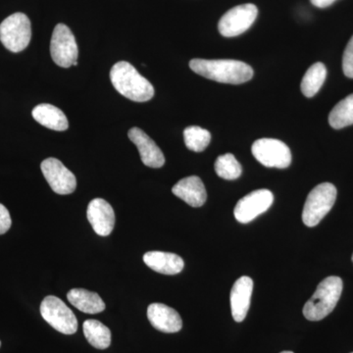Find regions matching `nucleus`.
I'll return each mask as SVG.
<instances>
[{"label":"nucleus","mask_w":353,"mask_h":353,"mask_svg":"<svg viewBox=\"0 0 353 353\" xmlns=\"http://www.w3.org/2000/svg\"><path fill=\"white\" fill-rule=\"evenodd\" d=\"M190 68L208 80L232 85L248 82L253 77L252 67L238 60L192 59Z\"/></svg>","instance_id":"nucleus-1"},{"label":"nucleus","mask_w":353,"mask_h":353,"mask_svg":"<svg viewBox=\"0 0 353 353\" xmlns=\"http://www.w3.org/2000/svg\"><path fill=\"white\" fill-rule=\"evenodd\" d=\"M110 80L115 90L134 102L150 101L154 95L152 83L127 61L117 62L110 71Z\"/></svg>","instance_id":"nucleus-2"},{"label":"nucleus","mask_w":353,"mask_h":353,"mask_svg":"<svg viewBox=\"0 0 353 353\" xmlns=\"http://www.w3.org/2000/svg\"><path fill=\"white\" fill-rule=\"evenodd\" d=\"M343 285V280L336 276L323 280L304 305V317L309 321H320L327 317L340 301Z\"/></svg>","instance_id":"nucleus-3"},{"label":"nucleus","mask_w":353,"mask_h":353,"mask_svg":"<svg viewBox=\"0 0 353 353\" xmlns=\"http://www.w3.org/2000/svg\"><path fill=\"white\" fill-rule=\"evenodd\" d=\"M336 199V187L331 183H323L311 190L303 211V221L307 227H315L333 208Z\"/></svg>","instance_id":"nucleus-4"},{"label":"nucleus","mask_w":353,"mask_h":353,"mask_svg":"<svg viewBox=\"0 0 353 353\" xmlns=\"http://www.w3.org/2000/svg\"><path fill=\"white\" fill-rule=\"evenodd\" d=\"M31 38V21L24 13H14L0 24V41L11 52L26 50Z\"/></svg>","instance_id":"nucleus-5"},{"label":"nucleus","mask_w":353,"mask_h":353,"mask_svg":"<svg viewBox=\"0 0 353 353\" xmlns=\"http://www.w3.org/2000/svg\"><path fill=\"white\" fill-rule=\"evenodd\" d=\"M50 53L54 63L62 68H70L78 64V44L71 30L64 24H58L52 32Z\"/></svg>","instance_id":"nucleus-6"},{"label":"nucleus","mask_w":353,"mask_h":353,"mask_svg":"<svg viewBox=\"0 0 353 353\" xmlns=\"http://www.w3.org/2000/svg\"><path fill=\"white\" fill-rule=\"evenodd\" d=\"M41 314L53 329L64 334H75L78 320L75 314L57 296H48L41 304Z\"/></svg>","instance_id":"nucleus-7"},{"label":"nucleus","mask_w":353,"mask_h":353,"mask_svg":"<svg viewBox=\"0 0 353 353\" xmlns=\"http://www.w3.org/2000/svg\"><path fill=\"white\" fill-rule=\"evenodd\" d=\"M252 152L257 161L269 168H288L292 163L289 146L275 139H260L254 141Z\"/></svg>","instance_id":"nucleus-8"},{"label":"nucleus","mask_w":353,"mask_h":353,"mask_svg":"<svg viewBox=\"0 0 353 353\" xmlns=\"http://www.w3.org/2000/svg\"><path fill=\"white\" fill-rule=\"evenodd\" d=\"M257 15L259 9L254 4H241L223 15L218 24V29L220 34L226 38L240 36L252 27Z\"/></svg>","instance_id":"nucleus-9"},{"label":"nucleus","mask_w":353,"mask_h":353,"mask_svg":"<svg viewBox=\"0 0 353 353\" xmlns=\"http://www.w3.org/2000/svg\"><path fill=\"white\" fill-rule=\"evenodd\" d=\"M41 172L51 190L57 194H70L75 192L77 179L69 169L57 158H48L41 165Z\"/></svg>","instance_id":"nucleus-10"},{"label":"nucleus","mask_w":353,"mask_h":353,"mask_svg":"<svg viewBox=\"0 0 353 353\" xmlns=\"http://www.w3.org/2000/svg\"><path fill=\"white\" fill-rule=\"evenodd\" d=\"M274 196L268 190H259L250 192L239 201L234 208L236 219L243 224H248L257 216L263 214L273 203Z\"/></svg>","instance_id":"nucleus-11"},{"label":"nucleus","mask_w":353,"mask_h":353,"mask_svg":"<svg viewBox=\"0 0 353 353\" xmlns=\"http://www.w3.org/2000/svg\"><path fill=\"white\" fill-rule=\"evenodd\" d=\"M88 222L95 233L101 236H108L112 233L115 226V213L112 206L102 199H94L88 206Z\"/></svg>","instance_id":"nucleus-12"},{"label":"nucleus","mask_w":353,"mask_h":353,"mask_svg":"<svg viewBox=\"0 0 353 353\" xmlns=\"http://www.w3.org/2000/svg\"><path fill=\"white\" fill-rule=\"evenodd\" d=\"M128 136L132 143L138 148L141 161L145 166L150 168H161L163 166V152L143 130L137 127L132 128L128 132Z\"/></svg>","instance_id":"nucleus-13"},{"label":"nucleus","mask_w":353,"mask_h":353,"mask_svg":"<svg viewBox=\"0 0 353 353\" xmlns=\"http://www.w3.org/2000/svg\"><path fill=\"white\" fill-rule=\"evenodd\" d=\"M150 324L163 333H178L183 327L182 318L175 309L162 303H152L148 308Z\"/></svg>","instance_id":"nucleus-14"},{"label":"nucleus","mask_w":353,"mask_h":353,"mask_svg":"<svg viewBox=\"0 0 353 353\" xmlns=\"http://www.w3.org/2000/svg\"><path fill=\"white\" fill-rule=\"evenodd\" d=\"M252 290L253 281L248 276L236 280L232 288L230 301L234 321L240 323L245 319L252 301Z\"/></svg>","instance_id":"nucleus-15"},{"label":"nucleus","mask_w":353,"mask_h":353,"mask_svg":"<svg viewBox=\"0 0 353 353\" xmlns=\"http://www.w3.org/2000/svg\"><path fill=\"white\" fill-rule=\"evenodd\" d=\"M172 192L192 208H201L208 199L205 187L197 176L182 179L172 188Z\"/></svg>","instance_id":"nucleus-16"},{"label":"nucleus","mask_w":353,"mask_h":353,"mask_svg":"<svg viewBox=\"0 0 353 353\" xmlns=\"http://www.w3.org/2000/svg\"><path fill=\"white\" fill-rule=\"evenodd\" d=\"M145 263L157 273L176 275L183 271L185 262L175 253L148 252L143 255Z\"/></svg>","instance_id":"nucleus-17"},{"label":"nucleus","mask_w":353,"mask_h":353,"mask_svg":"<svg viewBox=\"0 0 353 353\" xmlns=\"http://www.w3.org/2000/svg\"><path fill=\"white\" fill-rule=\"evenodd\" d=\"M32 118L41 126L57 132L66 131L69 128L68 119L62 110L51 104H39L32 109Z\"/></svg>","instance_id":"nucleus-18"},{"label":"nucleus","mask_w":353,"mask_h":353,"mask_svg":"<svg viewBox=\"0 0 353 353\" xmlns=\"http://www.w3.org/2000/svg\"><path fill=\"white\" fill-rule=\"evenodd\" d=\"M72 305L87 314H97L105 309V303L99 294L83 289H73L67 294Z\"/></svg>","instance_id":"nucleus-19"},{"label":"nucleus","mask_w":353,"mask_h":353,"mask_svg":"<svg viewBox=\"0 0 353 353\" xmlns=\"http://www.w3.org/2000/svg\"><path fill=\"white\" fill-rule=\"evenodd\" d=\"M83 334L88 343L97 350H106L111 345V332L97 320H87L83 325Z\"/></svg>","instance_id":"nucleus-20"},{"label":"nucleus","mask_w":353,"mask_h":353,"mask_svg":"<svg viewBox=\"0 0 353 353\" xmlns=\"http://www.w3.org/2000/svg\"><path fill=\"white\" fill-rule=\"evenodd\" d=\"M326 66L321 62L313 64L306 72L303 81H301V92L306 97H313L326 80Z\"/></svg>","instance_id":"nucleus-21"},{"label":"nucleus","mask_w":353,"mask_h":353,"mask_svg":"<svg viewBox=\"0 0 353 353\" xmlns=\"http://www.w3.org/2000/svg\"><path fill=\"white\" fill-rule=\"evenodd\" d=\"M329 123L336 130L353 125V94L348 95L332 109Z\"/></svg>","instance_id":"nucleus-22"},{"label":"nucleus","mask_w":353,"mask_h":353,"mask_svg":"<svg viewBox=\"0 0 353 353\" xmlns=\"http://www.w3.org/2000/svg\"><path fill=\"white\" fill-rule=\"evenodd\" d=\"M185 146L190 150L201 152L206 150L211 141V134L208 130L199 126L185 128L183 131Z\"/></svg>","instance_id":"nucleus-23"},{"label":"nucleus","mask_w":353,"mask_h":353,"mask_svg":"<svg viewBox=\"0 0 353 353\" xmlns=\"http://www.w3.org/2000/svg\"><path fill=\"white\" fill-rule=\"evenodd\" d=\"M214 168L217 175L224 180H236L243 173L240 162L231 153L220 155L216 160Z\"/></svg>","instance_id":"nucleus-24"},{"label":"nucleus","mask_w":353,"mask_h":353,"mask_svg":"<svg viewBox=\"0 0 353 353\" xmlns=\"http://www.w3.org/2000/svg\"><path fill=\"white\" fill-rule=\"evenodd\" d=\"M343 70L347 78L353 79V36L343 52Z\"/></svg>","instance_id":"nucleus-25"},{"label":"nucleus","mask_w":353,"mask_h":353,"mask_svg":"<svg viewBox=\"0 0 353 353\" xmlns=\"http://www.w3.org/2000/svg\"><path fill=\"white\" fill-rule=\"evenodd\" d=\"M11 224H12V220L8 209L3 204L0 203V234L7 233L11 228Z\"/></svg>","instance_id":"nucleus-26"},{"label":"nucleus","mask_w":353,"mask_h":353,"mask_svg":"<svg viewBox=\"0 0 353 353\" xmlns=\"http://www.w3.org/2000/svg\"><path fill=\"white\" fill-rule=\"evenodd\" d=\"M313 6L318 7V8H326L334 3L336 0H310Z\"/></svg>","instance_id":"nucleus-27"},{"label":"nucleus","mask_w":353,"mask_h":353,"mask_svg":"<svg viewBox=\"0 0 353 353\" xmlns=\"http://www.w3.org/2000/svg\"><path fill=\"white\" fill-rule=\"evenodd\" d=\"M281 353H294L292 352H281Z\"/></svg>","instance_id":"nucleus-28"},{"label":"nucleus","mask_w":353,"mask_h":353,"mask_svg":"<svg viewBox=\"0 0 353 353\" xmlns=\"http://www.w3.org/2000/svg\"><path fill=\"white\" fill-rule=\"evenodd\" d=\"M0 347H1V341H0Z\"/></svg>","instance_id":"nucleus-29"},{"label":"nucleus","mask_w":353,"mask_h":353,"mask_svg":"<svg viewBox=\"0 0 353 353\" xmlns=\"http://www.w3.org/2000/svg\"><path fill=\"white\" fill-rule=\"evenodd\" d=\"M352 262H353V254H352Z\"/></svg>","instance_id":"nucleus-30"},{"label":"nucleus","mask_w":353,"mask_h":353,"mask_svg":"<svg viewBox=\"0 0 353 353\" xmlns=\"http://www.w3.org/2000/svg\"><path fill=\"white\" fill-rule=\"evenodd\" d=\"M353 353V352H352Z\"/></svg>","instance_id":"nucleus-31"}]
</instances>
